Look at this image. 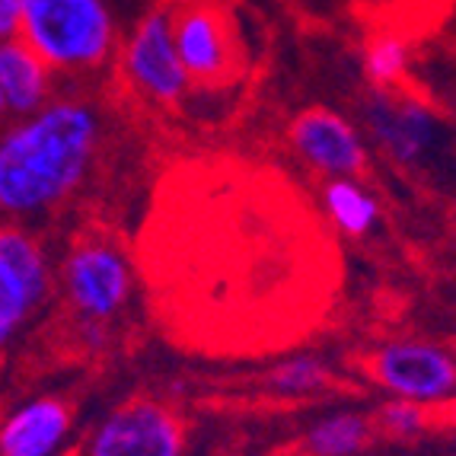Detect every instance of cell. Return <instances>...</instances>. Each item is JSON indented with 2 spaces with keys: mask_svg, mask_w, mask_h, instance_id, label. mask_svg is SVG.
I'll list each match as a JSON object with an SVG mask.
<instances>
[{
  "mask_svg": "<svg viewBox=\"0 0 456 456\" xmlns=\"http://www.w3.org/2000/svg\"><path fill=\"white\" fill-rule=\"evenodd\" d=\"M102 144V115L86 96H58L0 134V214L32 221L84 189Z\"/></svg>",
  "mask_w": 456,
  "mask_h": 456,
  "instance_id": "obj_1",
  "label": "cell"
},
{
  "mask_svg": "<svg viewBox=\"0 0 456 456\" xmlns=\"http://www.w3.org/2000/svg\"><path fill=\"white\" fill-rule=\"evenodd\" d=\"M16 38L29 45L54 77L99 74L118 52V26L109 0H20Z\"/></svg>",
  "mask_w": 456,
  "mask_h": 456,
  "instance_id": "obj_2",
  "label": "cell"
},
{
  "mask_svg": "<svg viewBox=\"0 0 456 456\" xmlns=\"http://www.w3.org/2000/svg\"><path fill=\"white\" fill-rule=\"evenodd\" d=\"M134 281L128 249L109 233H77L54 268L64 310L90 332H106L128 310Z\"/></svg>",
  "mask_w": 456,
  "mask_h": 456,
  "instance_id": "obj_3",
  "label": "cell"
},
{
  "mask_svg": "<svg viewBox=\"0 0 456 456\" xmlns=\"http://www.w3.org/2000/svg\"><path fill=\"white\" fill-rule=\"evenodd\" d=\"M173 45L198 90H224L246 68L240 16L230 0H167Z\"/></svg>",
  "mask_w": 456,
  "mask_h": 456,
  "instance_id": "obj_4",
  "label": "cell"
},
{
  "mask_svg": "<svg viewBox=\"0 0 456 456\" xmlns=\"http://www.w3.org/2000/svg\"><path fill=\"white\" fill-rule=\"evenodd\" d=\"M364 128L370 141L405 173H428L447 157V125L431 102L409 90H373L364 102Z\"/></svg>",
  "mask_w": 456,
  "mask_h": 456,
  "instance_id": "obj_5",
  "label": "cell"
},
{
  "mask_svg": "<svg viewBox=\"0 0 456 456\" xmlns=\"http://www.w3.org/2000/svg\"><path fill=\"white\" fill-rule=\"evenodd\" d=\"M54 290L48 249L23 224H0V358Z\"/></svg>",
  "mask_w": 456,
  "mask_h": 456,
  "instance_id": "obj_6",
  "label": "cell"
},
{
  "mask_svg": "<svg viewBox=\"0 0 456 456\" xmlns=\"http://www.w3.org/2000/svg\"><path fill=\"white\" fill-rule=\"evenodd\" d=\"M77 456H185V425L160 395H128L90 428Z\"/></svg>",
  "mask_w": 456,
  "mask_h": 456,
  "instance_id": "obj_7",
  "label": "cell"
},
{
  "mask_svg": "<svg viewBox=\"0 0 456 456\" xmlns=\"http://www.w3.org/2000/svg\"><path fill=\"white\" fill-rule=\"evenodd\" d=\"M367 373L389 399H405L425 409L450 405L456 393L453 351L428 338L383 342L367 361Z\"/></svg>",
  "mask_w": 456,
  "mask_h": 456,
  "instance_id": "obj_8",
  "label": "cell"
},
{
  "mask_svg": "<svg viewBox=\"0 0 456 456\" xmlns=\"http://www.w3.org/2000/svg\"><path fill=\"white\" fill-rule=\"evenodd\" d=\"M125 80L137 96H144L153 106H179L191 93L185 68L173 45V26H169L167 0L147 10L125 38L118 54Z\"/></svg>",
  "mask_w": 456,
  "mask_h": 456,
  "instance_id": "obj_9",
  "label": "cell"
},
{
  "mask_svg": "<svg viewBox=\"0 0 456 456\" xmlns=\"http://www.w3.org/2000/svg\"><path fill=\"white\" fill-rule=\"evenodd\" d=\"M288 137L297 157L326 179H354L367 167L361 131L332 109L313 106L300 112L290 122Z\"/></svg>",
  "mask_w": 456,
  "mask_h": 456,
  "instance_id": "obj_10",
  "label": "cell"
},
{
  "mask_svg": "<svg viewBox=\"0 0 456 456\" xmlns=\"http://www.w3.org/2000/svg\"><path fill=\"white\" fill-rule=\"evenodd\" d=\"M74 437V405L64 395H29L0 419V456H61Z\"/></svg>",
  "mask_w": 456,
  "mask_h": 456,
  "instance_id": "obj_11",
  "label": "cell"
},
{
  "mask_svg": "<svg viewBox=\"0 0 456 456\" xmlns=\"http://www.w3.org/2000/svg\"><path fill=\"white\" fill-rule=\"evenodd\" d=\"M0 96L7 118H23L54 96V70L20 38L0 42Z\"/></svg>",
  "mask_w": 456,
  "mask_h": 456,
  "instance_id": "obj_12",
  "label": "cell"
},
{
  "mask_svg": "<svg viewBox=\"0 0 456 456\" xmlns=\"http://www.w3.org/2000/svg\"><path fill=\"white\" fill-rule=\"evenodd\" d=\"M322 211L342 236L364 240L380 224V201L358 179H329L322 189Z\"/></svg>",
  "mask_w": 456,
  "mask_h": 456,
  "instance_id": "obj_13",
  "label": "cell"
},
{
  "mask_svg": "<svg viewBox=\"0 0 456 456\" xmlns=\"http://www.w3.org/2000/svg\"><path fill=\"white\" fill-rule=\"evenodd\" d=\"M377 437L373 421L361 411H329L310 425L304 434V447L310 456H358Z\"/></svg>",
  "mask_w": 456,
  "mask_h": 456,
  "instance_id": "obj_14",
  "label": "cell"
},
{
  "mask_svg": "<svg viewBox=\"0 0 456 456\" xmlns=\"http://www.w3.org/2000/svg\"><path fill=\"white\" fill-rule=\"evenodd\" d=\"M268 393L281 399H313L335 387L332 367L316 354H290L281 358L265 377Z\"/></svg>",
  "mask_w": 456,
  "mask_h": 456,
  "instance_id": "obj_15",
  "label": "cell"
},
{
  "mask_svg": "<svg viewBox=\"0 0 456 456\" xmlns=\"http://www.w3.org/2000/svg\"><path fill=\"white\" fill-rule=\"evenodd\" d=\"M411 70V48L405 38L393 32H380L367 42L364 52V74L373 90H395L403 86L405 74Z\"/></svg>",
  "mask_w": 456,
  "mask_h": 456,
  "instance_id": "obj_16",
  "label": "cell"
},
{
  "mask_svg": "<svg viewBox=\"0 0 456 456\" xmlns=\"http://www.w3.org/2000/svg\"><path fill=\"white\" fill-rule=\"evenodd\" d=\"M431 411L425 405L405 403V399H389L373 415V431L389 437V441H415L431 428Z\"/></svg>",
  "mask_w": 456,
  "mask_h": 456,
  "instance_id": "obj_17",
  "label": "cell"
},
{
  "mask_svg": "<svg viewBox=\"0 0 456 456\" xmlns=\"http://www.w3.org/2000/svg\"><path fill=\"white\" fill-rule=\"evenodd\" d=\"M20 26V0H0V42L16 38Z\"/></svg>",
  "mask_w": 456,
  "mask_h": 456,
  "instance_id": "obj_18",
  "label": "cell"
},
{
  "mask_svg": "<svg viewBox=\"0 0 456 456\" xmlns=\"http://www.w3.org/2000/svg\"><path fill=\"white\" fill-rule=\"evenodd\" d=\"M7 118V106H4V96H0V122Z\"/></svg>",
  "mask_w": 456,
  "mask_h": 456,
  "instance_id": "obj_19",
  "label": "cell"
}]
</instances>
